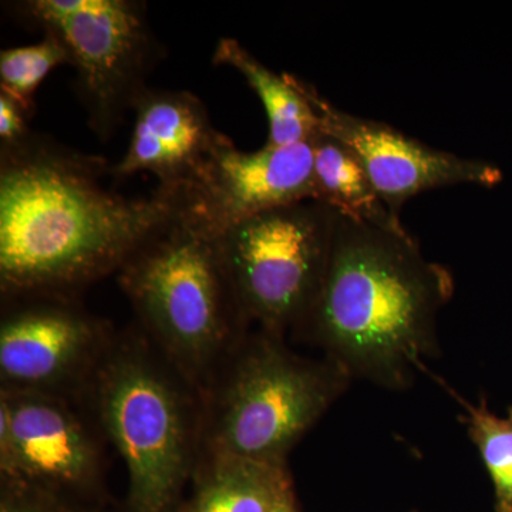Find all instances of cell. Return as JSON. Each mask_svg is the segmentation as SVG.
Here are the masks:
<instances>
[{
  "label": "cell",
  "instance_id": "1",
  "mask_svg": "<svg viewBox=\"0 0 512 512\" xmlns=\"http://www.w3.org/2000/svg\"><path fill=\"white\" fill-rule=\"evenodd\" d=\"M110 165L32 133L0 148L3 299L73 296L119 272L148 235L180 210L183 192L127 197L106 184Z\"/></svg>",
  "mask_w": 512,
  "mask_h": 512
},
{
  "label": "cell",
  "instance_id": "2",
  "mask_svg": "<svg viewBox=\"0 0 512 512\" xmlns=\"http://www.w3.org/2000/svg\"><path fill=\"white\" fill-rule=\"evenodd\" d=\"M454 293L446 266L416 239L339 214L328 271L296 335L353 379L409 387L437 350V319Z\"/></svg>",
  "mask_w": 512,
  "mask_h": 512
},
{
  "label": "cell",
  "instance_id": "3",
  "mask_svg": "<svg viewBox=\"0 0 512 512\" xmlns=\"http://www.w3.org/2000/svg\"><path fill=\"white\" fill-rule=\"evenodd\" d=\"M117 275L148 339L202 396L251 326L218 235L184 202Z\"/></svg>",
  "mask_w": 512,
  "mask_h": 512
},
{
  "label": "cell",
  "instance_id": "4",
  "mask_svg": "<svg viewBox=\"0 0 512 512\" xmlns=\"http://www.w3.org/2000/svg\"><path fill=\"white\" fill-rule=\"evenodd\" d=\"M146 333L113 336L84 389L126 466L136 512H165L202 456L201 393Z\"/></svg>",
  "mask_w": 512,
  "mask_h": 512
},
{
  "label": "cell",
  "instance_id": "5",
  "mask_svg": "<svg viewBox=\"0 0 512 512\" xmlns=\"http://www.w3.org/2000/svg\"><path fill=\"white\" fill-rule=\"evenodd\" d=\"M332 360L292 352L258 329L229 353L207 392L202 454L286 466L289 453L348 389Z\"/></svg>",
  "mask_w": 512,
  "mask_h": 512
},
{
  "label": "cell",
  "instance_id": "6",
  "mask_svg": "<svg viewBox=\"0 0 512 512\" xmlns=\"http://www.w3.org/2000/svg\"><path fill=\"white\" fill-rule=\"evenodd\" d=\"M338 218L323 202L306 200L218 235L229 281L251 325L281 338L298 330L322 288Z\"/></svg>",
  "mask_w": 512,
  "mask_h": 512
},
{
  "label": "cell",
  "instance_id": "7",
  "mask_svg": "<svg viewBox=\"0 0 512 512\" xmlns=\"http://www.w3.org/2000/svg\"><path fill=\"white\" fill-rule=\"evenodd\" d=\"M20 18L62 40L76 92L96 136L107 141L146 92L158 46L146 3L137 0H29Z\"/></svg>",
  "mask_w": 512,
  "mask_h": 512
},
{
  "label": "cell",
  "instance_id": "8",
  "mask_svg": "<svg viewBox=\"0 0 512 512\" xmlns=\"http://www.w3.org/2000/svg\"><path fill=\"white\" fill-rule=\"evenodd\" d=\"M0 325L2 389L69 394L84 389L113 339L73 296L13 299Z\"/></svg>",
  "mask_w": 512,
  "mask_h": 512
},
{
  "label": "cell",
  "instance_id": "9",
  "mask_svg": "<svg viewBox=\"0 0 512 512\" xmlns=\"http://www.w3.org/2000/svg\"><path fill=\"white\" fill-rule=\"evenodd\" d=\"M103 466L100 441L62 393L2 389L0 470L9 487L42 491L92 483Z\"/></svg>",
  "mask_w": 512,
  "mask_h": 512
},
{
  "label": "cell",
  "instance_id": "10",
  "mask_svg": "<svg viewBox=\"0 0 512 512\" xmlns=\"http://www.w3.org/2000/svg\"><path fill=\"white\" fill-rule=\"evenodd\" d=\"M293 80L311 101L319 130L355 154L377 194L397 217L404 202L420 192L458 184L493 187L503 178L494 164L437 150L382 121L340 110L313 84L295 74Z\"/></svg>",
  "mask_w": 512,
  "mask_h": 512
},
{
  "label": "cell",
  "instance_id": "11",
  "mask_svg": "<svg viewBox=\"0 0 512 512\" xmlns=\"http://www.w3.org/2000/svg\"><path fill=\"white\" fill-rule=\"evenodd\" d=\"M181 192L188 210L217 235L262 212L316 200L312 141L241 151L227 138Z\"/></svg>",
  "mask_w": 512,
  "mask_h": 512
},
{
  "label": "cell",
  "instance_id": "12",
  "mask_svg": "<svg viewBox=\"0 0 512 512\" xmlns=\"http://www.w3.org/2000/svg\"><path fill=\"white\" fill-rule=\"evenodd\" d=\"M133 111L136 119L126 153L110 165L116 183L150 173L161 190L183 191L228 138L212 124L200 97L187 90L148 87Z\"/></svg>",
  "mask_w": 512,
  "mask_h": 512
},
{
  "label": "cell",
  "instance_id": "13",
  "mask_svg": "<svg viewBox=\"0 0 512 512\" xmlns=\"http://www.w3.org/2000/svg\"><path fill=\"white\" fill-rule=\"evenodd\" d=\"M212 63L237 70L262 101L268 117L266 144L292 146L311 143L318 136L319 121L311 101L293 80V74H279L232 37H222L215 47Z\"/></svg>",
  "mask_w": 512,
  "mask_h": 512
},
{
  "label": "cell",
  "instance_id": "14",
  "mask_svg": "<svg viewBox=\"0 0 512 512\" xmlns=\"http://www.w3.org/2000/svg\"><path fill=\"white\" fill-rule=\"evenodd\" d=\"M195 473L201 476L190 512H275L292 493L286 466L202 454Z\"/></svg>",
  "mask_w": 512,
  "mask_h": 512
},
{
  "label": "cell",
  "instance_id": "15",
  "mask_svg": "<svg viewBox=\"0 0 512 512\" xmlns=\"http://www.w3.org/2000/svg\"><path fill=\"white\" fill-rule=\"evenodd\" d=\"M315 157L316 201L343 217L392 231H406L377 194L365 168L345 144L320 133L312 140Z\"/></svg>",
  "mask_w": 512,
  "mask_h": 512
},
{
  "label": "cell",
  "instance_id": "16",
  "mask_svg": "<svg viewBox=\"0 0 512 512\" xmlns=\"http://www.w3.org/2000/svg\"><path fill=\"white\" fill-rule=\"evenodd\" d=\"M447 392L463 407V423L468 436L480 453L494 487L495 512H512V407L507 416L491 412L487 399L480 403L467 402L451 387Z\"/></svg>",
  "mask_w": 512,
  "mask_h": 512
},
{
  "label": "cell",
  "instance_id": "17",
  "mask_svg": "<svg viewBox=\"0 0 512 512\" xmlns=\"http://www.w3.org/2000/svg\"><path fill=\"white\" fill-rule=\"evenodd\" d=\"M70 64L69 52L59 37L43 33L35 45L0 52V94L16 101L29 116L35 111V93L56 67Z\"/></svg>",
  "mask_w": 512,
  "mask_h": 512
},
{
  "label": "cell",
  "instance_id": "18",
  "mask_svg": "<svg viewBox=\"0 0 512 512\" xmlns=\"http://www.w3.org/2000/svg\"><path fill=\"white\" fill-rule=\"evenodd\" d=\"M29 114L16 101L0 94V148L19 146L28 140Z\"/></svg>",
  "mask_w": 512,
  "mask_h": 512
},
{
  "label": "cell",
  "instance_id": "19",
  "mask_svg": "<svg viewBox=\"0 0 512 512\" xmlns=\"http://www.w3.org/2000/svg\"><path fill=\"white\" fill-rule=\"evenodd\" d=\"M279 512H296L295 505H293L292 493L285 498L284 503H282L281 508H279Z\"/></svg>",
  "mask_w": 512,
  "mask_h": 512
},
{
  "label": "cell",
  "instance_id": "20",
  "mask_svg": "<svg viewBox=\"0 0 512 512\" xmlns=\"http://www.w3.org/2000/svg\"><path fill=\"white\" fill-rule=\"evenodd\" d=\"M288 495H289V494H288ZM288 495H286V497H288ZM286 497H285V498H286ZM285 498H284V500H285ZM282 503H284V501H282ZM282 503H281V504H279V507H278V508H276V511H275V512H279V508H281Z\"/></svg>",
  "mask_w": 512,
  "mask_h": 512
}]
</instances>
